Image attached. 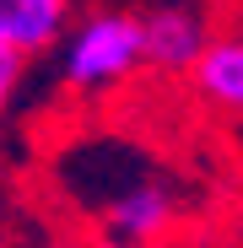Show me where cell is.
<instances>
[{"label":"cell","mask_w":243,"mask_h":248,"mask_svg":"<svg viewBox=\"0 0 243 248\" xmlns=\"http://www.w3.org/2000/svg\"><path fill=\"white\" fill-rule=\"evenodd\" d=\"M141 70H146L141 11H92L70 22L65 38L54 44V76L76 97H108Z\"/></svg>","instance_id":"cell-1"},{"label":"cell","mask_w":243,"mask_h":248,"mask_svg":"<svg viewBox=\"0 0 243 248\" xmlns=\"http://www.w3.org/2000/svg\"><path fill=\"white\" fill-rule=\"evenodd\" d=\"M141 27H146V70L157 76H189L216 38L200 0H151L141 11Z\"/></svg>","instance_id":"cell-2"},{"label":"cell","mask_w":243,"mask_h":248,"mask_svg":"<svg viewBox=\"0 0 243 248\" xmlns=\"http://www.w3.org/2000/svg\"><path fill=\"white\" fill-rule=\"evenodd\" d=\"M76 22V0H0V49L44 60Z\"/></svg>","instance_id":"cell-3"},{"label":"cell","mask_w":243,"mask_h":248,"mask_svg":"<svg viewBox=\"0 0 243 248\" xmlns=\"http://www.w3.org/2000/svg\"><path fill=\"white\" fill-rule=\"evenodd\" d=\"M189 81L206 108L243 119V32H216L200 54V65L189 70Z\"/></svg>","instance_id":"cell-4"},{"label":"cell","mask_w":243,"mask_h":248,"mask_svg":"<svg viewBox=\"0 0 243 248\" xmlns=\"http://www.w3.org/2000/svg\"><path fill=\"white\" fill-rule=\"evenodd\" d=\"M27 65H32V60L0 49V124H6V113L16 108V92H22V81H27Z\"/></svg>","instance_id":"cell-5"},{"label":"cell","mask_w":243,"mask_h":248,"mask_svg":"<svg viewBox=\"0 0 243 248\" xmlns=\"http://www.w3.org/2000/svg\"><path fill=\"white\" fill-rule=\"evenodd\" d=\"M6 216L11 211H6V184H0V237H6Z\"/></svg>","instance_id":"cell-6"},{"label":"cell","mask_w":243,"mask_h":248,"mask_svg":"<svg viewBox=\"0 0 243 248\" xmlns=\"http://www.w3.org/2000/svg\"><path fill=\"white\" fill-rule=\"evenodd\" d=\"M238 232H243V205H238Z\"/></svg>","instance_id":"cell-7"}]
</instances>
